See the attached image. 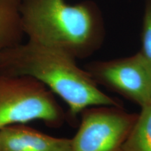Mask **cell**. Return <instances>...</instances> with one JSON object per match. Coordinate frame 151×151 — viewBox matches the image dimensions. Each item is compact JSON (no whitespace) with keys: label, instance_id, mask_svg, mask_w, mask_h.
<instances>
[{"label":"cell","instance_id":"1","mask_svg":"<svg viewBox=\"0 0 151 151\" xmlns=\"http://www.w3.org/2000/svg\"><path fill=\"white\" fill-rule=\"evenodd\" d=\"M0 76H26L37 79L58 94L69 107L67 118L71 124L88 107H122L99 90L86 69L65 52L28 41L0 52Z\"/></svg>","mask_w":151,"mask_h":151},{"label":"cell","instance_id":"2","mask_svg":"<svg viewBox=\"0 0 151 151\" xmlns=\"http://www.w3.org/2000/svg\"><path fill=\"white\" fill-rule=\"evenodd\" d=\"M20 18L29 41L75 59L92 55L104 39L101 13L92 1L71 5L65 0H21Z\"/></svg>","mask_w":151,"mask_h":151},{"label":"cell","instance_id":"3","mask_svg":"<svg viewBox=\"0 0 151 151\" xmlns=\"http://www.w3.org/2000/svg\"><path fill=\"white\" fill-rule=\"evenodd\" d=\"M66 119L52 92L40 81L26 76H0V129L32 120L58 127Z\"/></svg>","mask_w":151,"mask_h":151},{"label":"cell","instance_id":"4","mask_svg":"<svg viewBox=\"0 0 151 151\" xmlns=\"http://www.w3.org/2000/svg\"><path fill=\"white\" fill-rule=\"evenodd\" d=\"M138 114L122 107L98 106L84 109L71 151H124Z\"/></svg>","mask_w":151,"mask_h":151},{"label":"cell","instance_id":"5","mask_svg":"<svg viewBox=\"0 0 151 151\" xmlns=\"http://www.w3.org/2000/svg\"><path fill=\"white\" fill-rule=\"evenodd\" d=\"M86 70L97 83L141 107L151 102V67L140 52L88 64Z\"/></svg>","mask_w":151,"mask_h":151},{"label":"cell","instance_id":"6","mask_svg":"<svg viewBox=\"0 0 151 151\" xmlns=\"http://www.w3.org/2000/svg\"><path fill=\"white\" fill-rule=\"evenodd\" d=\"M1 151H71V139L51 137L22 124L0 129Z\"/></svg>","mask_w":151,"mask_h":151},{"label":"cell","instance_id":"7","mask_svg":"<svg viewBox=\"0 0 151 151\" xmlns=\"http://www.w3.org/2000/svg\"><path fill=\"white\" fill-rule=\"evenodd\" d=\"M21 0H0V52L21 43Z\"/></svg>","mask_w":151,"mask_h":151},{"label":"cell","instance_id":"8","mask_svg":"<svg viewBox=\"0 0 151 151\" xmlns=\"http://www.w3.org/2000/svg\"><path fill=\"white\" fill-rule=\"evenodd\" d=\"M124 151H151V102L141 107L124 143Z\"/></svg>","mask_w":151,"mask_h":151},{"label":"cell","instance_id":"9","mask_svg":"<svg viewBox=\"0 0 151 151\" xmlns=\"http://www.w3.org/2000/svg\"><path fill=\"white\" fill-rule=\"evenodd\" d=\"M141 48L139 52L151 67V0H146L141 34Z\"/></svg>","mask_w":151,"mask_h":151},{"label":"cell","instance_id":"10","mask_svg":"<svg viewBox=\"0 0 151 151\" xmlns=\"http://www.w3.org/2000/svg\"><path fill=\"white\" fill-rule=\"evenodd\" d=\"M0 151H1V145H0Z\"/></svg>","mask_w":151,"mask_h":151}]
</instances>
